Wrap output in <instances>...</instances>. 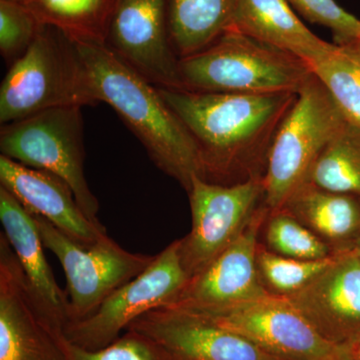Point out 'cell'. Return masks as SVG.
Returning <instances> with one entry per match:
<instances>
[{
	"mask_svg": "<svg viewBox=\"0 0 360 360\" xmlns=\"http://www.w3.org/2000/svg\"><path fill=\"white\" fill-rule=\"evenodd\" d=\"M158 89L195 142L200 179L222 186L264 179L272 142L297 97Z\"/></svg>",
	"mask_w": 360,
	"mask_h": 360,
	"instance_id": "6da1fadb",
	"label": "cell"
},
{
	"mask_svg": "<svg viewBox=\"0 0 360 360\" xmlns=\"http://www.w3.org/2000/svg\"><path fill=\"white\" fill-rule=\"evenodd\" d=\"M97 101L117 113L156 167L188 193L201 176L198 148L160 90L101 42L77 41Z\"/></svg>",
	"mask_w": 360,
	"mask_h": 360,
	"instance_id": "7a4b0ae2",
	"label": "cell"
},
{
	"mask_svg": "<svg viewBox=\"0 0 360 360\" xmlns=\"http://www.w3.org/2000/svg\"><path fill=\"white\" fill-rule=\"evenodd\" d=\"M98 103L77 42L54 26L40 25L30 49L9 68L0 86V123L35 113Z\"/></svg>",
	"mask_w": 360,
	"mask_h": 360,
	"instance_id": "3957f363",
	"label": "cell"
},
{
	"mask_svg": "<svg viewBox=\"0 0 360 360\" xmlns=\"http://www.w3.org/2000/svg\"><path fill=\"white\" fill-rule=\"evenodd\" d=\"M179 70L181 89L224 94H298L314 77L303 59L236 30L179 59Z\"/></svg>",
	"mask_w": 360,
	"mask_h": 360,
	"instance_id": "277c9868",
	"label": "cell"
},
{
	"mask_svg": "<svg viewBox=\"0 0 360 360\" xmlns=\"http://www.w3.org/2000/svg\"><path fill=\"white\" fill-rule=\"evenodd\" d=\"M347 122L326 87L312 77L277 130L264 176V203L281 210L304 184L323 149Z\"/></svg>",
	"mask_w": 360,
	"mask_h": 360,
	"instance_id": "5b68a950",
	"label": "cell"
},
{
	"mask_svg": "<svg viewBox=\"0 0 360 360\" xmlns=\"http://www.w3.org/2000/svg\"><path fill=\"white\" fill-rule=\"evenodd\" d=\"M80 106L51 108L1 125V155L63 179L94 224L99 202L84 172V118Z\"/></svg>",
	"mask_w": 360,
	"mask_h": 360,
	"instance_id": "8992f818",
	"label": "cell"
},
{
	"mask_svg": "<svg viewBox=\"0 0 360 360\" xmlns=\"http://www.w3.org/2000/svg\"><path fill=\"white\" fill-rule=\"evenodd\" d=\"M32 215L44 248L54 253L65 270L68 326L94 314L108 296L146 271L155 262L156 255L129 252L108 236L89 248H82L49 220Z\"/></svg>",
	"mask_w": 360,
	"mask_h": 360,
	"instance_id": "52a82bcc",
	"label": "cell"
},
{
	"mask_svg": "<svg viewBox=\"0 0 360 360\" xmlns=\"http://www.w3.org/2000/svg\"><path fill=\"white\" fill-rule=\"evenodd\" d=\"M0 360H71L65 328L33 290L0 232Z\"/></svg>",
	"mask_w": 360,
	"mask_h": 360,
	"instance_id": "ba28073f",
	"label": "cell"
},
{
	"mask_svg": "<svg viewBox=\"0 0 360 360\" xmlns=\"http://www.w3.org/2000/svg\"><path fill=\"white\" fill-rule=\"evenodd\" d=\"M188 279L180 259L179 239L158 253L146 271L108 296L94 314L66 326V338L84 349L108 347L141 315L172 304Z\"/></svg>",
	"mask_w": 360,
	"mask_h": 360,
	"instance_id": "9c48e42d",
	"label": "cell"
},
{
	"mask_svg": "<svg viewBox=\"0 0 360 360\" xmlns=\"http://www.w3.org/2000/svg\"><path fill=\"white\" fill-rule=\"evenodd\" d=\"M187 194L193 227L186 238L179 239V255L191 278L238 238L264 203V179L222 186L194 176Z\"/></svg>",
	"mask_w": 360,
	"mask_h": 360,
	"instance_id": "30bf717a",
	"label": "cell"
},
{
	"mask_svg": "<svg viewBox=\"0 0 360 360\" xmlns=\"http://www.w3.org/2000/svg\"><path fill=\"white\" fill-rule=\"evenodd\" d=\"M193 314L243 335L279 360L347 359L345 348L322 338L283 296L269 295L229 309Z\"/></svg>",
	"mask_w": 360,
	"mask_h": 360,
	"instance_id": "8fae6325",
	"label": "cell"
},
{
	"mask_svg": "<svg viewBox=\"0 0 360 360\" xmlns=\"http://www.w3.org/2000/svg\"><path fill=\"white\" fill-rule=\"evenodd\" d=\"M269 213V208L262 203L238 238L205 269L191 277L177 300L165 307L212 311L269 295L257 269L259 236Z\"/></svg>",
	"mask_w": 360,
	"mask_h": 360,
	"instance_id": "7c38bea8",
	"label": "cell"
},
{
	"mask_svg": "<svg viewBox=\"0 0 360 360\" xmlns=\"http://www.w3.org/2000/svg\"><path fill=\"white\" fill-rule=\"evenodd\" d=\"M105 44L155 86L182 89L167 0H115Z\"/></svg>",
	"mask_w": 360,
	"mask_h": 360,
	"instance_id": "4fadbf2b",
	"label": "cell"
},
{
	"mask_svg": "<svg viewBox=\"0 0 360 360\" xmlns=\"http://www.w3.org/2000/svg\"><path fill=\"white\" fill-rule=\"evenodd\" d=\"M127 328L148 336L177 360H279L243 335L174 307L150 310Z\"/></svg>",
	"mask_w": 360,
	"mask_h": 360,
	"instance_id": "5bb4252c",
	"label": "cell"
},
{
	"mask_svg": "<svg viewBox=\"0 0 360 360\" xmlns=\"http://www.w3.org/2000/svg\"><path fill=\"white\" fill-rule=\"evenodd\" d=\"M288 300L329 342L345 347L360 335V257L335 253L311 283Z\"/></svg>",
	"mask_w": 360,
	"mask_h": 360,
	"instance_id": "9a60e30c",
	"label": "cell"
},
{
	"mask_svg": "<svg viewBox=\"0 0 360 360\" xmlns=\"http://www.w3.org/2000/svg\"><path fill=\"white\" fill-rule=\"evenodd\" d=\"M0 186L25 210L49 220L58 231L84 248L108 236L82 212L70 186L56 175L25 167L0 155Z\"/></svg>",
	"mask_w": 360,
	"mask_h": 360,
	"instance_id": "2e32d148",
	"label": "cell"
},
{
	"mask_svg": "<svg viewBox=\"0 0 360 360\" xmlns=\"http://www.w3.org/2000/svg\"><path fill=\"white\" fill-rule=\"evenodd\" d=\"M0 220L4 236L15 252L33 290L66 328L68 324V293L59 288L45 258L44 245L34 217L15 196L1 186Z\"/></svg>",
	"mask_w": 360,
	"mask_h": 360,
	"instance_id": "e0dca14e",
	"label": "cell"
},
{
	"mask_svg": "<svg viewBox=\"0 0 360 360\" xmlns=\"http://www.w3.org/2000/svg\"><path fill=\"white\" fill-rule=\"evenodd\" d=\"M229 30L295 54L309 65L335 46L311 32L286 0H238Z\"/></svg>",
	"mask_w": 360,
	"mask_h": 360,
	"instance_id": "ac0fdd59",
	"label": "cell"
},
{
	"mask_svg": "<svg viewBox=\"0 0 360 360\" xmlns=\"http://www.w3.org/2000/svg\"><path fill=\"white\" fill-rule=\"evenodd\" d=\"M333 250H354L360 238V196L335 193L307 181L283 207Z\"/></svg>",
	"mask_w": 360,
	"mask_h": 360,
	"instance_id": "d6986e66",
	"label": "cell"
},
{
	"mask_svg": "<svg viewBox=\"0 0 360 360\" xmlns=\"http://www.w3.org/2000/svg\"><path fill=\"white\" fill-rule=\"evenodd\" d=\"M238 0H167L170 40L179 59L214 44L231 28Z\"/></svg>",
	"mask_w": 360,
	"mask_h": 360,
	"instance_id": "ffe728a7",
	"label": "cell"
},
{
	"mask_svg": "<svg viewBox=\"0 0 360 360\" xmlns=\"http://www.w3.org/2000/svg\"><path fill=\"white\" fill-rule=\"evenodd\" d=\"M115 0H26L40 25L58 28L77 41L105 44Z\"/></svg>",
	"mask_w": 360,
	"mask_h": 360,
	"instance_id": "44dd1931",
	"label": "cell"
},
{
	"mask_svg": "<svg viewBox=\"0 0 360 360\" xmlns=\"http://www.w3.org/2000/svg\"><path fill=\"white\" fill-rule=\"evenodd\" d=\"M307 181L335 193L360 196L359 125L345 123L315 161Z\"/></svg>",
	"mask_w": 360,
	"mask_h": 360,
	"instance_id": "7402d4cb",
	"label": "cell"
},
{
	"mask_svg": "<svg viewBox=\"0 0 360 360\" xmlns=\"http://www.w3.org/2000/svg\"><path fill=\"white\" fill-rule=\"evenodd\" d=\"M348 122L360 127V49L359 45H336L310 63Z\"/></svg>",
	"mask_w": 360,
	"mask_h": 360,
	"instance_id": "603a6c76",
	"label": "cell"
},
{
	"mask_svg": "<svg viewBox=\"0 0 360 360\" xmlns=\"http://www.w3.org/2000/svg\"><path fill=\"white\" fill-rule=\"evenodd\" d=\"M262 231V245L283 257L321 260L335 255L322 239L284 208L269 210Z\"/></svg>",
	"mask_w": 360,
	"mask_h": 360,
	"instance_id": "cb8c5ba5",
	"label": "cell"
},
{
	"mask_svg": "<svg viewBox=\"0 0 360 360\" xmlns=\"http://www.w3.org/2000/svg\"><path fill=\"white\" fill-rule=\"evenodd\" d=\"M333 257L335 255L321 260L296 259L276 255L260 243L257 250L258 274L267 292L288 297L311 283L330 264Z\"/></svg>",
	"mask_w": 360,
	"mask_h": 360,
	"instance_id": "d4e9b609",
	"label": "cell"
},
{
	"mask_svg": "<svg viewBox=\"0 0 360 360\" xmlns=\"http://www.w3.org/2000/svg\"><path fill=\"white\" fill-rule=\"evenodd\" d=\"M39 25L25 4L0 0V51L9 65L30 49Z\"/></svg>",
	"mask_w": 360,
	"mask_h": 360,
	"instance_id": "484cf974",
	"label": "cell"
},
{
	"mask_svg": "<svg viewBox=\"0 0 360 360\" xmlns=\"http://www.w3.org/2000/svg\"><path fill=\"white\" fill-rule=\"evenodd\" d=\"M305 20L328 28L333 44L347 46L360 41V20L335 0H286Z\"/></svg>",
	"mask_w": 360,
	"mask_h": 360,
	"instance_id": "4316f807",
	"label": "cell"
},
{
	"mask_svg": "<svg viewBox=\"0 0 360 360\" xmlns=\"http://www.w3.org/2000/svg\"><path fill=\"white\" fill-rule=\"evenodd\" d=\"M70 352L71 360H177L148 336L129 328L108 347L96 350L70 342Z\"/></svg>",
	"mask_w": 360,
	"mask_h": 360,
	"instance_id": "83f0119b",
	"label": "cell"
},
{
	"mask_svg": "<svg viewBox=\"0 0 360 360\" xmlns=\"http://www.w3.org/2000/svg\"><path fill=\"white\" fill-rule=\"evenodd\" d=\"M343 348L348 360H360V335Z\"/></svg>",
	"mask_w": 360,
	"mask_h": 360,
	"instance_id": "f1b7e54d",
	"label": "cell"
},
{
	"mask_svg": "<svg viewBox=\"0 0 360 360\" xmlns=\"http://www.w3.org/2000/svg\"><path fill=\"white\" fill-rule=\"evenodd\" d=\"M2 1L16 2V4H25L26 0H2Z\"/></svg>",
	"mask_w": 360,
	"mask_h": 360,
	"instance_id": "f546056e",
	"label": "cell"
},
{
	"mask_svg": "<svg viewBox=\"0 0 360 360\" xmlns=\"http://www.w3.org/2000/svg\"><path fill=\"white\" fill-rule=\"evenodd\" d=\"M354 250H355V251H356L357 255H359L360 257V238H359V240L357 241V243H356V245H355Z\"/></svg>",
	"mask_w": 360,
	"mask_h": 360,
	"instance_id": "4dcf8cb0",
	"label": "cell"
},
{
	"mask_svg": "<svg viewBox=\"0 0 360 360\" xmlns=\"http://www.w3.org/2000/svg\"><path fill=\"white\" fill-rule=\"evenodd\" d=\"M357 45H359V47L360 49V41L359 42V44H357Z\"/></svg>",
	"mask_w": 360,
	"mask_h": 360,
	"instance_id": "1f68e13d",
	"label": "cell"
},
{
	"mask_svg": "<svg viewBox=\"0 0 360 360\" xmlns=\"http://www.w3.org/2000/svg\"><path fill=\"white\" fill-rule=\"evenodd\" d=\"M340 360H348V359H347H347H340Z\"/></svg>",
	"mask_w": 360,
	"mask_h": 360,
	"instance_id": "d6a6232c",
	"label": "cell"
}]
</instances>
